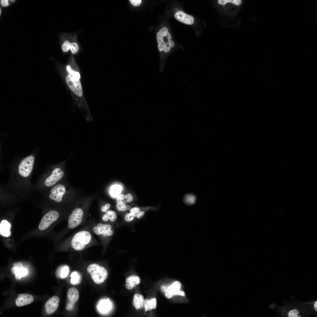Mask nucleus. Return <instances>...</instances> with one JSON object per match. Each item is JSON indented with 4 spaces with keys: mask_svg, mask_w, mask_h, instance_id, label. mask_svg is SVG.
Returning <instances> with one entry per match:
<instances>
[{
    "mask_svg": "<svg viewBox=\"0 0 317 317\" xmlns=\"http://www.w3.org/2000/svg\"><path fill=\"white\" fill-rule=\"evenodd\" d=\"M158 48L159 51H163L165 53L170 51L171 48L175 46V43L171 40L172 37L166 27L160 29L156 34Z\"/></svg>",
    "mask_w": 317,
    "mask_h": 317,
    "instance_id": "nucleus-1",
    "label": "nucleus"
},
{
    "mask_svg": "<svg viewBox=\"0 0 317 317\" xmlns=\"http://www.w3.org/2000/svg\"><path fill=\"white\" fill-rule=\"evenodd\" d=\"M92 235L88 231H80L75 234L71 241V245L75 250L81 251L84 249L91 242Z\"/></svg>",
    "mask_w": 317,
    "mask_h": 317,
    "instance_id": "nucleus-2",
    "label": "nucleus"
},
{
    "mask_svg": "<svg viewBox=\"0 0 317 317\" xmlns=\"http://www.w3.org/2000/svg\"><path fill=\"white\" fill-rule=\"evenodd\" d=\"M87 270L90 275L92 280L97 284L103 283L108 276L107 270L97 264H92L89 265Z\"/></svg>",
    "mask_w": 317,
    "mask_h": 317,
    "instance_id": "nucleus-3",
    "label": "nucleus"
},
{
    "mask_svg": "<svg viewBox=\"0 0 317 317\" xmlns=\"http://www.w3.org/2000/svg\"><path fill=\"white\" fill-rule=\"evenodd\" d=\"M34 159L33 156L30 155L21 162L18 167V172L21 176L26 177L30 175L33 169Z\"/></svg>",
    "mask_w": 317,
    "mask_h": 317,
    "instance_id": "nucleus-4",
    "label": "nucleus"
},
{
    "mask_svg": "<svg viewBox=\"0 0 317 317\" xmlns=\"http://www.w3.org/2000/svg\"><path fill=\"white\" fill-rule=\"evenodd\" d=\"M59 217V213L57 211L52 210L49 211L41 219L38 225L39 229L41 230H46L57 220Z\"/></svg>",
    "mask_w": 317,
    "mask_h": 317,
    "instance_id": "nucleus-5",
    "label": "nucleus"
},
{
    "mask_svg": "<svg viewBox=\"0 0 317 317\" xmlns=\"http://www.w3.org/2000/svg\"><path fill=\"white\" fill-rule=\"evenodd\" d=\"M83 215L82 209L78 208L75 209L68 217V226L69 228L73 229L79 226L82 222Z\"/></svg>",
    "mask_w": 317,
    "mask_h": 317,
    "instance_id": "nucleus-6",
    "label": "nucleus"
},
{
    "mask_svg": "<svg viewBox=\"0 0 317 317\" xmlns=\"http://www.w3.org/2000/svg\"><path fill=\"white\" fill-rule=\"evenodd\" d=\"M181 286V283L178 281H176L172 285L168 287L162 286L161 287V289L163 292H165L166 297L169 299L174 295H179L183 296H185L184 292L180 290Z\"/></svg>",
    "mask_w": 317,
    "mask_h": 317,
    "instance_id": "nucleus-7",
    "label": "nucleus"
},
{
    "mask_svg": "<svg viewBox=\"0 0 317 317\" xmlns=\"http://www.w3.org/2000/svg\"><path fill=\"white\" fill-rule=\"evenodd\" d=\"M93 230L96 235L105 237H110L114 234L112 226L108 224L99 223L93 227Z\"/></svg>",
    "mask_w": 317,
    "mask_h": 317,
    "instance_id": "nucleus-8",
    "label": "nucleus"
},
{
    "mask_svg": "<svg viewBox=\"0 0 317 317\" xmlns=\"http://www.w3.org/2000/svg\"><path fill=\"white\" fill-rule=\"evenodd\" d=\"M65 191V188L64 186L58 184L51 188L49 198L51 200H54L56 202H60Z\"/></svg>",
    "mask_w": 317,
    "mask_h": 317,
    "instance_id": "nucleus-9",
    "label": "nucleus"
},
{
    "mask_svg": "<svg viewBox=\"0 0 317 317\" xmlns=\"http://www.w3.org/2000/svg\"><path fill=\"white\" fill-rule=\"evenodd\" d=\"M64 172L58 168H55L50 175L46 178L45 181V185L48 187H51L55 185L63 176Z\"/></svg>",
    "mask_w": 317,
    "mask_h": 317,
    "instance_id": "nucleus-10",
    "label": "nucleus"
},
{
    "mask_svg": "<svg viewBox=\"0 0 317 317\" xmlns=\"http://www.w3.org/2000/svg\"><path fill=\"white\" fill-rule=\"evenodd\" d=\"M67 297L68 302L66 306V309L68 311L72 310L75 303L79 299V293L77 289L75 287L70 288L67 292Z\"/></svg>",
    "mask_w": 317,
    "mask_h": 317,
    "instance_id": "nucleus-11",
    "label": "nucleus"
},
{
    "mask_svg": "<svg viewBox=\"0 0 317 317\" xmlns=\"http://www.w3.org/2000/svg\"><path fill=\"white\" fill-rule=\"evenodd\" d=\"M66 81L72 91L77 96L80 97L82 95V90L79 80L71 78L69 75L66 77Z\"/></svg>",
    "mask_w": 317,
    "mask_h": 317,
    "instance_id": "nucleus-12",
    "label": "nucleus"
},
{
    "mask_svg": "<svg viewBox=\"0 0 317 317\" xmlns=\"http://www.w3.org/2000/svg\"><path fill=\"white\" fill-rule=\"evenodd\" d=\"M60 301L59 298L56 296H53L48 299L45 305L46 313L48 314L53 313L59 307Z\"/></svg>",
    "mask_w": 317,
    "mask_h": 317,
    "instance_id": "nucleus-13",
    "label": "nucleus"
},
{
    "mask_svg": "<svg viewBox=\"0 0 317 317\" xmlns=\"http://www.w3.org/2000/svg\"><path fill=\"white\" fill-rule=\"evenodd\" d=\"M33 296L27 293L19 294L15 300L16 306L21 307L30 304L33 301Z\"/></svg>",
    "mask_w": 317,
    "mask_h": 317,
    "instance_id": "nucleus-14",
    "label": "nucleus"
},
{
    "mask_svg": "<svg viewBox=\"0 0 317 317\" xmlns=\"http://www.w3.org/2000/svg\"><path fill=\"white\" fill-rule=\"evenodd\" d=\"M174 17L178 21L186 24L190 25L194 23V17L181 11H177L175 14Z\"/></svg>",
    "mask_w": 317,
    "mask_h": 317,
    "instance_id": "nucleus-15",
    "label": "nucleus"
},
{
    "mask_svg": "<svg viewBox=\"0 0 317 317\" xmlns=\"http://www.w3.org/2000/svg\"><path fill=\"white\" fill-rule=\"evenodd\" d=\"M140 282V279L139 276H131L126 278L125 286L127 289L131 290L139 285Z\"/></svg>",
    "mask_w": 317,
    "mask_h": 317,
    "instance_id": "nucleus-16",
    "label": "nucleus"
},
{
    "mask_svg": "<svg viewBox=\"0 0 317 317\" xmlns=\"http://www.w3.org/2000/svg\"><path fill=\"white\" fill-rule=\"evenodd\" d=\"M144 296L141 295L135 294L133 298L132 304L137 310L142 308L144 306Z\"/></svg>",
    "mask_w": 317,
    "mask_h": 317,
    "instance_id": "nucleus-17",
    "label": "nucleus"
},
{
    "mask_svg": "<svg viewBox=\"0 0 317 317\" xmlns=\"http://www.w3.org/2000/svg\"><path fill=\"white\" fill-rule=\"evenodd\" d=\"M10 223L7 220H2L0 224V233L1 235L8 237L10 235Z\"/></svg>",
    "mask_w": 317,
    "mask_h": 317,
    "instance_id": "nucleus-18",
    "label": "nucleus"
},
{
    "mask_svg": "<svg viewBox=\"0 0 317 317\" xmlns=\"http://www.w3.org/2000/svg\"><path fill=\"white\" fill-rule=\"evenodd\" d=\"M11 271L12 273L15 275L16 279L18 280H20L22 277L26 275L28 273L27 269L23 267H13Z\"/></svg>",
    "mask_w": 317,
    "mask_h": 317,
    "instance_id": "nucleus-19",
    "label": "nucleus"
},
{
    "mask_svg": "<svg viewBox=\"0 0 317 317\" xmlns=\"http://www.w3.org/2000/svg\"><path fill=\"white\" fill-rule=\"evenodd\" d=\"M111 307V303L108 299L102 300L100 303L98 308L100 311L104 313L108 312Z\"/></svg>",
    "mask_w": 317,
    "mask_h": 317,
    "instance_id": "nucleus-20",
    "label": "nucleus"
},
{
    "mask_svg": "<svg viewBox=\"0 0 317 317\" xmlns=\"http://www.w3.org/2000/svg\"><path fill=\"white\" fill-rule=\"evenodd\" d=\"M69 267L67 266L59 267L56 271V276L58 278H64L66 277L69 273Z\"/></svg>",
    "mask_w": 317,
    "mask_h": 317,
    "instance_id": "nucleus-21",
    "label": "nucleus"
},
{
    "mask_svg": "<svg viewBox=\"0 0 317 317\" xmlns=\"http://www.w3.org/2000/svg\"><path fill=\"white\" fill-rule=\"evenodd\" d=\"M117 218V216L116 213L112 210H107L102 217V220L104 222H107L109 220L112 222H114Z\"/></svg>",
    "mask_w": 317,
    "mask_h": 317,
    "instance_id": "nucleus-22",
    "label": "nucleus"
},
{
    "mask_svg": "<svg viewBox=\"0 0 317 317\" xmlns=\"http://www.w3.org/2000/svg\"><path fill=\"white\" fill-rule=\"evenodd\" d=\"M157 301L155 298L151 299H146L144 300V306L146 311H151L153 309H155L156 306Z\"/></svg>",
    "mask_w": 317,
    "mask_h": 317,
    "instance_id": "nucleus-23",
    "label": "nucleus"
},
{
    "mask_svg": "<svg viewBox=\"0 0 317 317\" xmlns=\"http://www.w3.org/2000/svg\"><path fill=\"white\" fill-rule=\"evenodd\" d=\"M218 2L221 6L230 7V6L232 5L240 6L242 2L241 0H219Z\"/></svg>",
    "mask_w": 317,
    "mask_h": 317,
    "instance_id": "nucleus-24",
    "label": "nucleus"
},
{
    "mask_svg": "<svg viewBox=\"0 0 317 317\" xmlns=\"http://www.w3.org/2000/svg\"><path fill=\"white\" fill-rule=\"evenodd\" d=\"M122 189V187L120 185H113L110 188V194L113 198H117L120 194Z\"/></svg>",
    "mask_w": 317,
    "mask_h": 317,
    "instance_id": "nucleus-25",
    "label": "nucleus"
},
{
    "mask_svg": "<svg viewBox=\"0 0 317 317\" xmlns=\"http://www.w3.org/2000/svg\"><path fill=\"white\" fill-rule=\"evenodd\" d=\"M196 198L195 195L192 194L186 195L183 198V201L186 204L191 205L194 204L196 201Z\"/></svg>",
    "mask_w": 317,
    "mask_h": 317,
    "instance_id": "nucleus-26",
    "label": "nucleus"
},
{
    "mask_svg": "<svg viewBox=\"0 0 317 317\" xmlns=\"http://www.w3.org/2000/svg\"><path fill=\"white\" fill-rule=\"evenodd\" d=\"M71 282L74 284H78L80 282L81 277L80 274L77 272H72L70 275Z\"/></svg>",
    "mask_w": 317,
    "mask_h": 317,
    "instance_id": "nucleus-27",
    "label": "nucleus"
},
{
    "mask_svg": "<svg viewBox=\"0 0 317 317\" xmlns=\"http://www.w3.org/2000/svg\"><path fill=\"white\" fill-rule=\"evenodd\" d=\"M66 68L69 75L71 78L76 80H79L80 75L78 72L73 71L69 65L67 66Z\"/></svg>",
    "mask_w": 317,
    "mask_h": 317,
    "instance_id": "nucleus-28",
    "label": "nucleus"
},
{
    "mask_svg": "<svg viewBox=\"0 0 317 317\" xmlns=\"http://www.w3.org/2000/svg\"><path fill=\"white\" fill-rule=\"evenodd\" d=\"M136 218L135 216L131 213H126L124 216V220L127 222H130L133 221Z\"/></svg>",
    "mask_w": 317,
    "mask_h": 317,
    "instance_id": "nucleus-29",
    "label": "nucleus"
},
{
    "mask_svg": "<svg viewBox=\"0 0 317 317\" xmlns=\"http://www.w3.org/2000/svg\"><path fill=\"white\" fill-rule=\"evenodd\" d=\"M79 47L77 44L75 42L70 43V49L72 54L77 53L79 50Z\"/></svg>",
    "mask_w": 317,
    "mask_h": 317,
    "instance_id": "nucleus-30",
    "label": "nucleus"
},
{
    "mask_svg": "<svg viewBox=\"0 0 317 317\" xmlns=\"http://www.w3.org/2000/svg\"><path fill=\"white\" fill-rule=\"evenodd\" d=\"M117 203H127L125 195L123 194H119L117 197Z\"/></svg>",
    "mask_w": 317,
    "mask_h": 317,
    "instance_id": "nucleus-31",
    "label": "nucleus"
},
{
    "mask_svg": "<svg viewBox=\"0 0 317 317\" xmlns=\"http://www.w3.org/2000/svg\"><path fill=\"white\" fill-rule=\"evenodd\" d=\"M127 206L124 203H117L116 208L119 211H124L127 210Z\"/></svg>",
    "mask_w": 317,
    "mask_h": 317,
    "instance_id": "nucleus-32",
    "label": "nucleus"
},
{
    "mask_svg": "<svg viewBox=\"0 0 317 317\" xmlns=\"http://www.w3.org/2000/svg\"><path fill=\"white\" fill-rule=\"evenodd\" d=\"M70 43L68 41H66L62 45V48L63 52L68 51L70 49Z\"/></svg>",
    "mask_w": 317,
    "mask_h": 317,
    "instance_id": "nucleus-33",
    "label": "nucleus"
},
{
    "mask_svg": "<svg viewBox=\"0 0 317 317\" xmlns=\"http://www.w3.org/2000/svg\"><path fill=\"white\" fill-rule=\"evenodd\" d=\"M299 313V311L296 309H294L291 310L288 313V316L289 317H300L298 316Z\"/></svg>",
    "mask_w": 317,
    "mask_h": 317,
    "instance_id": "nucleus-34",
    "label": "nucleus"
},
{
    "mask_svg": "<svg viewBox=\"0 0 317 317\" xmlns=\"http://www.w3.org/2000/svg\"><path fill=\"white\" fill-rule=\"evenodd\" d=\"M140 211V209L137 207H134L130 210V212L134 215L136 216L138 213Z\"/></svg>",
    "mask_w": 317,
    "mask_h": 317,
    "instance_id": "nucleus-35",
    "label": "nucleus"
},
{
    "mask_svg": "<svg viewBox=\"0 0 317 317\" xmlns=\"http://www.w3.org/2000/svg\"><path fill=\"white\" fill-rule=\"evenodd\" d=\"M130 2L131 4L134 6H138L140 5L141 2V0H130Z\"/></svg>",
    "mask_w": 317,
    "mask_h": 317,
    "instance_id": "nucleus-36",
    "label": "nucleus"
},
{
    "mask_svg": "<svg viewBox=\"0 0 317 317\" xmlns=\"http://www.w3.org/2000/svg\"><path fill=\"white\" fill-rule=\"evenodd\" d=\"M127 203H130L133 200V197L132 195L130 193H128L125 195Z\"/></svg>",
    "mask_w": 317,
    "mask_h": 317,
    "instance_id": "nucleus-37",
    "label": "nucleus"
},
{
    "mask_svg": "<svg viewBox=\"0 0 317 317\" xmlns=\"http://www.w3.org/2000/svg\"><path fill=\"white\" fill-rule=\"evenodd\" d=\"M110 205L109 203H107L105 205L102 206L101 208L102 211L104 212H106L110 208Z\"/></svg>",
    "mask_w": 317,
    "mask_h": 317,
    "instance_id": "nucleus-38",
    "label": "nucleus"
},
{
    "mask_svg": "<svg viewBox=\"0 0 317 317\" xmlns=\"http://www.w3.org/2000/svg\"><path fill=\"white\" fill-rule=\"evenodd\" d=\"M144 214L145 212L144 211L140 210L136 215V218L138 219H140L143 217Z\"/></svg>",
    "mask_w": 317,
    "mask_h": 317,
    "instance_id": "nucleus-39",
    "label": "nucleus"
},
{
    "mask_svg": "<svg viewBox=\"0 0 317 317\" xmlns=\"http://www.w3.org/2000/svg\"><path fill=\"white\" fill-rule=\"evenodd\" d=\"M13 266L19 267H23V264L21 262H16L13 263Z\"/></svg>",
    "mask_w": 317,
    "mask_h": 317,
    "instance_id": "nucleus-40",
    "label": "nucleus"
},
{
    "mask_svg": "<svg viewBox=\"0 0 317 317\" xmlns=\"http://www.w3.org/2000/svg\"><path fill=\"white\" fill-rule=\"evenodd\" d=\"M1 4L3 6H6L9 5L7 0H2L1 1Z\"/></svg>",
    "mask_w": 317,
    "mask_h": 317,
    "instance_id": "nucleus-41",
    "label": "nucleus"
},
{
    "mask_svg": "<svg viewBox=\"0 0 317 317\" xmlns=\"http://www.w3.org/2000/svg\"><path fill=\"white\" fill-rule=\"evenodd\" d=\"M314 308L315 309V310L316 311H317V301H316L315 303L314 304Z\"/></svg>",
    "mask_w": 317,
    "mask_h": 317,
    "instance_id": "nucleus-42",
    "label": "nucleus"
},
{
    "mask_svg": "<svg viewBox=\"0 0 317 317\" xmlns=\"http://www.w3.org/2000/svg\"><path fill=\"white\" fill-rule=\"evenodd\" d=\"M130 208V206L129 205H127V210H129Z\"/></svg>",
    "mask_w": 317,
    "mask_h": 317,
    "instance_id": "nucleus-43",
    "label": "nucleus"
}]
</instances>
